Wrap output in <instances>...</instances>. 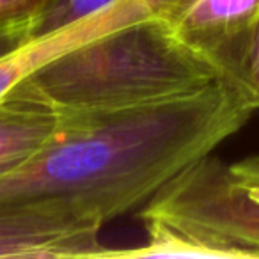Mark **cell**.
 Instances as JSON below:
<instances>
[{"label": "cell", "mask_w": 259, "mask_h": 259, "mask_svg": "<svg viewBox=\"0 0 259 259\" xmlns=\"http://www.w3.org/2000/svg\"><path fill=\"white\" fill-rule=\"evenodd\" d=\"M62 115L16 89L0 98V180L34 158L57 134Z\"/></svg>", "instance_id": "obj_7"}, {"label": "cell", "mask_w": 259, "mask_h": 259, "mask_svg": "<svg viewBox=\"0 0 259 259\" xmlns=\"http://www.w3.org/2000/svg\"><path fill=\"white\" fill-rule=\"evenodd\" d=\"M144 245L105 257H259V172L211 155L165 183L141 209Z\"/></svg>", "instance_id": "obj_3"}, {"label": "cell", "mask_w": 259, "mask_h": 259, "mask_svg": "<svg viewBox=\"0 0 259 259\" xmlns=\"http://www.w3.org/2000/svg\"><path fill=\"white\" fill-rule=\"evenodd\" d=\"M101 227L59 202L0 204V257H103Z\"/></svg>", "instance_id": "obj_4"}, {"label": "cell", "mask_w": 259, "mask_h": 259, "mask_svg": "<svg viewBox=\"0 0 259 259\" xmlns=\"http://www.w3.org/2000/svg\"><path fill=\"white\" fill-rule=\"evenodd\" d=\"M226 83L238 91L252 110H259V18L248 37L240 66Z\"/></svg>", "instance_id": "obj_9"}, {"label": "cell", "mask_w": 259, "mask_h": 259, "mask_svg": "<svg viewBox=\"0 0 259 259\" xmlns=\"http://www.w3.org/2000/svg\"><path fill=\"white\" fill-rule=\"evenodd\" d=\"M252 108L229 83L121 110L61 114L57 134L0 180V204L59 202L105 226L234 135Z\"/></svg>", "instance_id": "obj_1"}, {"label": "cell", "mask_w": 259, "mask_h": 259, "mask_svg": "<svg viewBox=\"0 0 259 259\" xmlns=\"http://www.w3.org/2000/svg\"><path fill=\"white\" fill-rule=\"evenodd\" d=\"M32 27L34 20L2 23L0 25V57L11 54L16 48L32 39Z\"/></svg>", "instance_id": "obj_11"}, {"label": "cell", "mask_w": 259, "mask_h": 259, "mask_svg": "<svg viewBox=\"0 0 259 259\" xmlns=\"http://www.w3.org/2000/svg\"><path fill=\"white\" fill-rule=\"evenodd\" d=\"M52 0H0V25L36 20Z\"/></svg>", "instance_id": "obj_10"}, {"label": "cell", "mask_w": 259, "mask_h": 259, "mask_svg": "<svg viewBox=\"0 0 259 259\" xmlns=\"http://www.w3.org/2000/svg\"><path fill=\"white\" fill-rule=\"evenodd\" d=\"M117 0H52L36 16L32 37L47 36L110 8Z\"/></svg>", "instance_id": "obj_8"}, {"label": "cell", "mask_w": 259, "mask_h": 259, "mask_svg": "<svg viewBox=\"0 0 259 259\" xmlns=\"http://www.w3.org/2000/svg\"><path fill=\"white\" fill-rule=\"evenodd\" d=\"M148 16L141 0H117L110 8L47 36L32 37L11 54L0 57V98L13 91L36 68L62 52L114 30L128 22Z\"/></svg>", "instance_id": "obj_6"}, {"label": "cell", "mask_w": 259, "mask_h": 259, "mask_svg": "<svg viewBox=\"0 0 259 259\" xmlns=\"http://www.w3.org/2000/svg\"><path fill=\"white\" fill-rule=\"evenodd\" d=\"M148 15L165 20L167 23H172L194 4L195 0H141Z\"/></svg>", "instance_id": "obj_12"}, {"label": "cell", "mask_w": 259, "mask_h": 259, "mask_svg": "<svg viewBox=\"0 0 259 259\" xmlns=\"http://www.w3.org/2000/svg\"><path fill=\"white\" fill-rule=\"evenodd\" d=\"M257 18L259 0H195L170 27L227 82L243 59Z\"/></svg>", "instance_id": "obj_5"}, {"label": "cell", "mask_w": 259, "mask_h": 259, "mask_svg": "<svg viewBox=\"0 0 259 259\" xmlns=\"http://www.w3.org/2000/svg\"><path fill=\"white\" fill-rule=\"evenodd\" d=\"M219 80L165 20L148 15L62 52L15 89L59 114H83L172 100Z\"/></svg>", "instance_id": "obj_2"}]
</instances>
